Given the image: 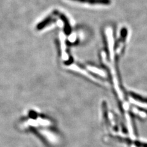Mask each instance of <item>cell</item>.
<instances>
[{"label": "cell", "instance_id": "obj_1", "mask_svg": "<svg viewBox=\"0 0 147 147\" xmlns=\"http://www.w3.org/2000/svg\"><path fill=\"white\" fill-rule=\"evenodd\" d=\"M71 1H77L83 3H88L90 4H109L110 0H71Z\"/></svg>", "mask_w": 147, "mask_h": 147}, {"label": "cell", "instance_id": "obj_2", "mask_svg": "<svg viewBox=\"0 0 147 147\" xmlns=\"http://www.w3.org/2000/svg\"><path fill=\"white\" fill-rule=\"evenodd\" d=\"M53 21V18L51 17H48L47 18H46L44 20H43L42 22H41L40 24H39L37 26V28H38L39 30H42L44 28H45L46 26L49 25L52 23Z\"/></svg>", "mask_w": 147, "mask_h": 147}, {"label": "cell", "instance_id": "obj_3", "mask_svg": "<svg viewBox=\"0 0 147 147\" xmlns=\"http://www.w3.org/2000/svg\"><path fill=\"white\" fill-rule=\"evenodd\" d=\"M61 19L63 20V21L64 22V24L66 25H65V29L66 30H67V33H69L70 31H71V29H70V26H69V21L67 20L66 17L63 15H62L61 16Z\"/></svg>", "mask_w": 147, "mask_h": 147}, {"label": "cell", "instance_id": "obj_4", "mask_svg": "<svg viewBox=\"0 0 147 147\" xmlns=\"http://www.w3.org/2000/svg\"><path fill=\"white\" fill-rule=\"evenodd\" d=\"M140 146L142 147H147V144H140Z\"/></svg>", "mask_w": 147, "mask_h": 147}]
</instances>
